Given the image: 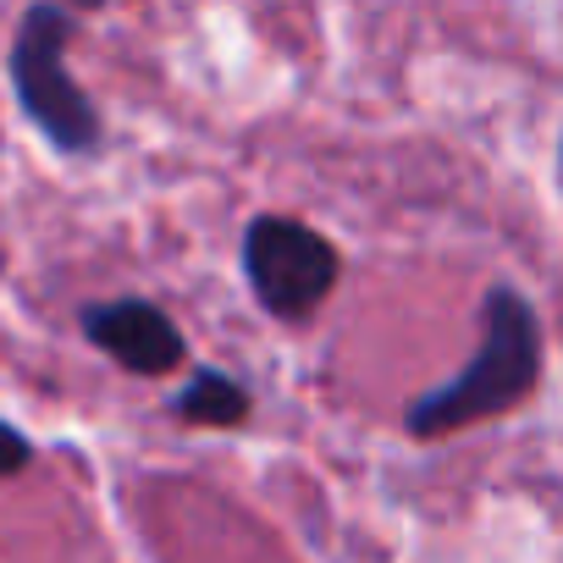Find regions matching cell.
<instances>
[{
  "mask_svg": "<svg viewBox=\"0 0 563 563\" xmlns=\"http://www.w3.org/2000/svg\"><path fill=\"white\" fill-rule=\"evenodd\" d=\"M78 332L95 354H106L117 371L139 382H161L183 371L188 360V332L177 316L144 294H117V299H84L78 305Z\"/></svg>",
  "mask_w": 563,
  "mask_h": 563,
  "instance_id": "277c9868",
  "label": "cell"
},
{
  "mask_svg": "<svg viewBox=\"0 0 563 563\" xmlns=\"http://www.w3.org/2000/svg\"><path fill=\"white\" fill-rule=\"evenodd\" d=\"M243 288L276 327H310L343 282V249L288 210H260L238 232Z\"/></svg>",
  "mask_w": 563,
  "mask_h": 563,
  "instance_id": "3957f363",
  "label": "cell"
},
{
  "mask_svg": "<svg viewBox=\"0 0 563 563\" xmlns=\"http://www.w3.org/2000/svg\"><path fill=\"white\" fill-rule=\"evenodd\" d=\"M547 371V327L536 299L514 282H492L475 310V354L437 387L415 393L404 409L409 442H448L470 426L503 420L536 398Z\"/></svg>",
  "mask_w": 563,
  "mask_h": 563,
  "instance_id": "6da1fadb",
  "label": "cell"
},
{
  "mask_svg": "<svg viewBox=\"0 0 563 563\" xmlns=\"http://www.w3.org/2000/svg\"><path fill=\"white\" fill-rule=\"evenodd\" d=\"M166 415L188 431H243L254 415V387L221 365H199L172 398Z\"/></svg>",
  "mask_w": 563,
  "mask_h": 563,
  "instance_id": "5b68a950",
  "label": "cell"
},
{
  "mask_svg": "<svg viewBox=\"0 0 563 563\" xmlns=\"http://www.w3.org/2000/svg\"><path fill=\"white\" fill-rule=\"evenodd\" d=\"M558 194H563V139H558Z\"/></svg>",
  "mask_w": 563,
  "mask_h": 563,
  "instance_id": "ba28073f",
  "label": "cell"
},
{
  "mask_svg": "<svg viewBox=\"0 0 563 563\" xmlns=\"http://www.w3.org/2000/svg\"><path fill=\"white\" fill-rule=\"evenodd\" d=\"M78 34V12L62 0H34L18 18L12 51H7V78L18 95V111L29 128L67 161H95L106 150V117L95 95L73 78L67 51Z\"/></svg>",
  "mask_w": 563,
  "mask_h": 563,
  "instance_id": "7a4b0ae2",
  "label": "cell"
},
{
  "mask_svg": "<svg viewBox=\"0 0 563 563\" xmlns=\"http://www.w3.org/2000/svg\"><path fill=\"white\" fill-rule=\"evenodd\" d=\"M34 464V437L23 426H12L7 415H0V481H12Z\"/></svg>",
  "mask_w": 563,
  "mask_h": 563,
  "instance_id": "8992f818",
  "label": "cell"
},
{
  "mask_svg": "<svg viewBox=\"0 0 563 563\" xmlns=\"http://www.w3.org/2000/svg\"><path fill=\"white\" fill-rule=\"evenodd\" d=\"M62 7H73V12H100V7H111V0H62Z\"/></svg>",
  "mask_w": 563,
  "mask_h": 563,
  "instance_id": "52a82bcc",
  "label": "cell"
}]
</instances>
